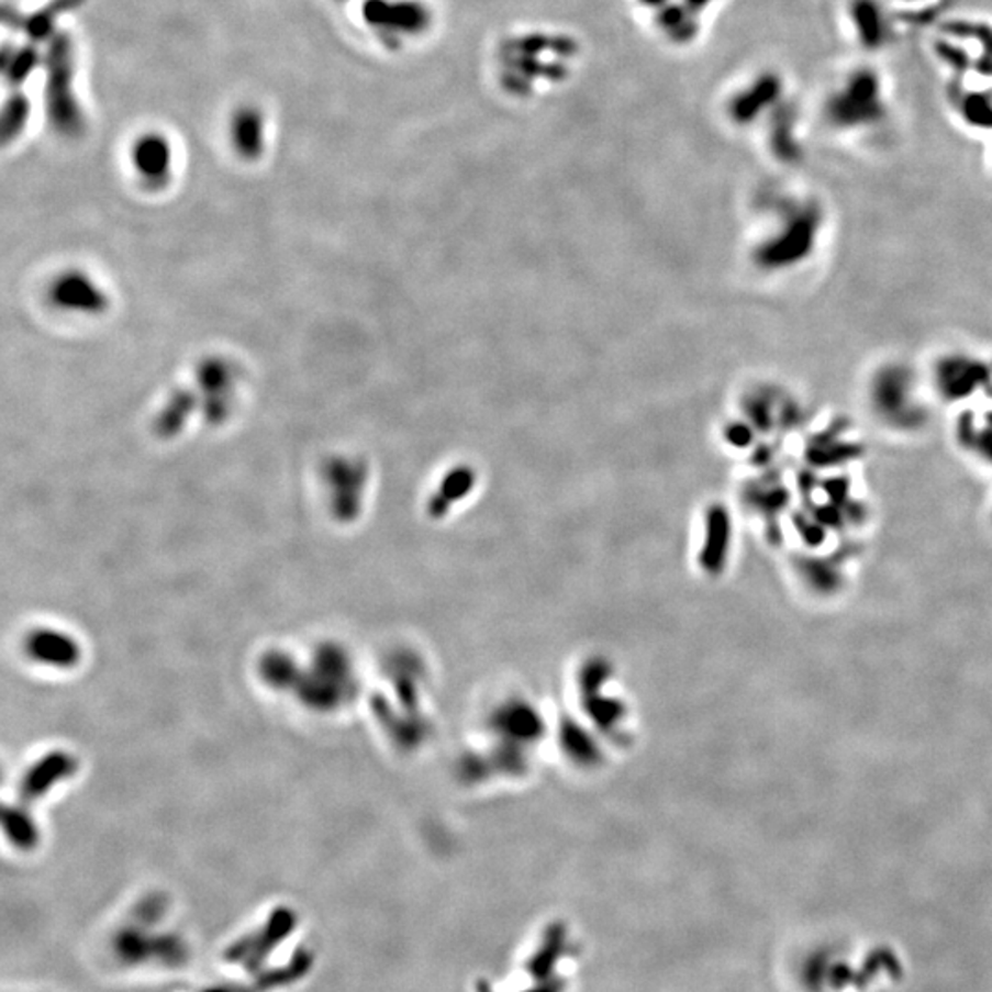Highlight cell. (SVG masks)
I'll return each instance as SVG.
<instances>
[{
	"label": "cell",
	"instance_id": "obj_1",
	"mask_svg": "<svg viewBox=\"0 0 992 992\" xmlns=\"http://www.w3.org/2000/svg\"><path fill=\"white\" fill-rule=\"evenodd\" d=\"M46 101H48V116H51L52 125L63 135H78L83 127V119H81L78 101L74 96L70 43L65 35H59L52 43L51 56H48Z\"/></svg>",
	"mask_w": 992,
	"mask_h": 992
},
{
	"label": "cell",
	"instance_id": "obj_2",
	"mask_svg": "<svg viewBox=\"0 0 992 992\" xmlns=\"http://www.w3.org/2000/svg\"><path fill=\"white\" fill-rule=\"evenodd\" d=\"M239 368L225 357H208L197 366V393L201 415L210 425H223L236 410Z\"/></svg>",
	"mask_w": 992,
	"mask_h": 992
},
{
	"label": "cell",
	"instance_id": "obj_3",
	"mask_svg": "<svg viewBox=\"0 0 992 992\" xmlns=\"http://www.w3.org/2000/svg\"><path fill=\"white\" fill-rule=\"evenodd\" d=\"M48 300L62 313L101 316L111 308V297L100 281L79 269L57 275L48 287Z\"/></svg>",
	"mask_w": 992,
	"mask_h": 992
},
{
	"label": "cell",
	"instance_id": "obj_4",
	"mask_svg": "<svg viewBox=\"0 0 992 992\" xmlns=\"http://www.w3.org/2000/svg\"><path fill=\"white\" fill-rule=\"evenodd\" d=\"M322 471L330 488L331 504L337 516H352V513H357L360 493L365 489L366 471L363 464L349 456H331L322 467Z\"/></svg>",
	"mask_w": 992,
	"mask_h": 992
},
{
	"label": "cell",
	"instance_id": "obj_5",
	"mask_svg": "<svg viewBox=\"0 0 992 992\" xmlns=\"http://www.w3.org/2000/svg\"><path fill=\"white\" fill-rule=\"evenodd\" d=\"M294 925H297V917L292 915L291 910H275V914L270 915L267 921V926L256 932L254 936L245 937L242 941L236 943L226 952V961L245 965L250 970L258 969L259 965L264 963V959L269 956L270 950L291 934Z\"/></svg>",
	"mask_w": 992,
	"mask_h": 992
},
{
	"label": "cell",
	"instance_id": "obj_6",
	"mask_svg": "<svg viewBox=\"0 0 992 992\" xmlns=\"http://www.w3.org/2000/svg\"><path fill=\"white\" fill-rule=\"evenodd\" d=\"M171 146L160 135L142 136L133 152V163L141 179L152 188L166 185L171 175Z\"/></svg>",
	"mask_w": 992,
	"mask_h": 992
},
{
	"label": "cell",
	"instance_id": "obj_7",
	"mask_svg": "<svg viewBox=\"0 0 992 992\" xmlns=\"http://www.w3.org/2000/svg\"><path fill=\"white\" fill-rule=\"evenodd\" d=\"M201 414V399L196 388H179L169 395L153 421V431L163 439L179 436L191 417Z\"/></svg>",
	"mask_w": 992,
	"mask_h": 992
},
{
	"label": "cell",
	"instance_id": "obj_8",
	"mask_svg": "<svg viewBox=\"0 0 992 992\" xmlns=\"http://www.w3.org/2000/svg\"><path fill=\"white\" fill-rule=\"evenodd\" d=\"M74 770L73 759L65 754H51L37 762L32 772L24 778L21 798L24 802H34L46 789H51L57 780L70 774Z\"/></svg>",
	"mask_w": 992,
	"mask_h": 992
},
{
	"label": "cell",
	"instance_id": "obj_9",
	"mask_svg": "<svg viewBox=\"0 0 992 992\" xmlns=\"http://www.w3.org/2000/svg\"><path fill=\"white\" fill-rule=\"evenodd\" d=\"M232 144L243 158L254 160L264 152V122L258 111L242 109L232 120Z\"/></svg>",
	"mask_w": 992,
	"mask_h": 992
},
{
	"label": "cell",
	"instance_id": "obj_10",
	"mask_svg": "<svg viewBox=\"0 0 992 992\" xmlns=\"http://www.w3.org/2000/svg\"><path fill=\"white\" fill-rule=\"evenodd\" d=\"M365 19L382 29H415L421 23V12L414 4H390L387 0L365 2Z\"/></svg>",
	"mask_w": 992,
	"mask_h": 992
},
{
	"label": "cell",
	"instance_id": "obj_11",
	"mask_svg": "<svg viewBox=\"0 0 992 992\" xmlns=\"http://www.w3.org/2000/svg\"><path fill=\"white\" fill-rule=\"evenodd\" d=\"M29 647L37 660L59 668L73 666L79 656L78 645L74 644L73 639L52 631L35 634L34 638L30 639Z\"/></svg>",
	"mask_w": 992,
	"mask_h": 992
},
{
	"label": "cell",
	"instance_id": "obj_12",
	"mask_svg": "<svg viewBox=\"0 0 992 992\" xmlns=\"http://www.w3.org/2000/svg\"><path fill=\"white\" fill-rule=\"evenodd\" d=\"M309 967H311V954L300 952L297 954V958L292 959L291 963L283 967V969L269 970L267 974L259 976L258 980L250 983L248 987H237V989H212V991L208 992H269L276 987L287 985V983H291V981H297L298 978H302L305 972H308Z\"/></svg>",
	"mask_w": 992,
	"mask_h": 992
},
{
	"label": "cell",
	"instance_id": "obj_13",
	"mask_svg": "<svg viewBox=\"0 0 992 992\" xmlns=\"http://www.w3.org/2000/svg\"><path fill=\"white\" fill-rule=\"evenodd\" d=\"M85 0H52L51 4L41 8L40 12L32 13L21 21L24 34L32 41L46 40L56 29L57 19L62 18L63 13L73 12Z\"/></svg>",
	"mask_w": 992,
	"mask_h": 992
},
{
	"label": "cell",
	"instance_id": "obj_14",
	"mask_svg": "<svg viewBox=\"0 0 992 992\" xmlns=\"http://www.w3.org/2000/svg\"><path fill=\"white\" fill-rule=\"evenodd\" d=\"M29 119L30 101L23 94H13L7 101L2 113V142L10 144L15 141L29 124Z\"/></svg>",
	"mask_w": 992,
	"mask_h": 992
},
{
	"label": "cell",
	"instance_id": "obj_15",
	"mask_svg": "<svg viewBox=\"0 0 992 992\" xmlns=\"http://www.w3.org/2000/svg\"><path fill=\"white\" fill-rule=\"evenodd\" d=\"M40 65V54L34 46H26L13 54L12 59L4 62V70H7L8 81L12 85H21L32 76L35 67Z\"/></svg>",
	"mask_w": 992,
	"mask_h": 992
}]
</instances>
